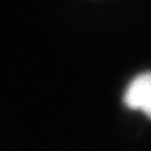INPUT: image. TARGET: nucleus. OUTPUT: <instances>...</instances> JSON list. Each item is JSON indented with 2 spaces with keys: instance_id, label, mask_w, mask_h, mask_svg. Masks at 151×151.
I'll list each match as a JSON object with an SVG mask.
<instances>
[{
  "instance_id": "obj_1",
  "label": "nucleus",
  "mask_w": 151,
  "mask_h": 151,
  "mask_svg": "<svg viewBox=\"0 0 151 151\" xmlns=\"http://www.w3.org/2000/svg\"><path fill=\"white\" fill-rule=\"evenodd\" d=\"M123 102L129 109L139 110L151 119V72L141 73L130 82Z\"/></svg>"
}]
</instances>
